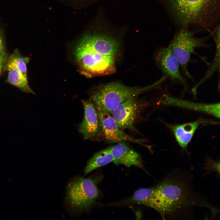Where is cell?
Segmentation results:
<instances>
[{"label":"cell","mask_w":220,"mask_h":220,"mask_svg":"<svg viewBox=\"0 0 220 220\" xmlns=\"http://www.w3.org/2000/svg\"><path fill=\"white\" fill-rule=\"evenodd\" d=\"M191 175L176 170L147 188L148 196L142 205L153 208L164 219H186L195 206L211 207L192 189Z\"/></svg>","instance_id":"1"},{"label":"cell","mask_w":220,"mask_h":220,"mask_svg":"<svg viewBox=\"0 0 220 220\" xmlns=\"http://www.w3.org/2000/svg\"><path fill=\"white\" fill-rule=\"evenodd\" d=\"M119 47L118 40L109 35L96 32L84 35L73 50L78 71L88 77L113 73Z\"/></svg>","instance_id":"2"},{"label":"cell","mask_w":220,"mask_h":220,"mask_svg":"<svg viewBox=\"0 0 220 220\" xmlns=\"http://www.w3.org/2000/svg\"><path fill=\"white\" fill-rule=\"evenodd\" d=\"M176 20L211 33L220 24V0H167Z\"/></svg>","instance_id":"3"},{"label":"cell","mask_w":220,"mask_h":220,"mask_svg":"<svg viewBox=\"0 0 220 220\" xmlns=\"http://www.w3.org/2000/svg\"><path fill=\"white\" fill-rule=\"evenodd\" d=\"M165 80L162 77L153 84L145 87H130L117 82L101 86L90 94V98L97 110L111 114L120 104L131 98L160 87Z\"/></svg>","instance_id":"4"},{"label":"cell","mask_w":220,"mask_h":220,"mask_svg":"<svg viewBox=\"0 0 220 220\" xmlns=\"http://www.w3.org/2000/svg\"><path fill=\"white\" fill-rule=\"evenodd\" d=\"M99 194L96 183L93 179L80 177L68 183L66 199L73 208L86 211L95 204Z\"/></svg>","instance_id":"5"},{"label":"cell","mask_w":220,"mask_h":220,"mask_svg":"<svg viewBox=\"0 0 220 220\" xmlns=\"http://www.w3.org/2000/svg\"><path fill=\"white\" fill-rule=\"evenodd\" d=\"M204 41L203 38H196L193 32L185 27L175 34L168 46L184 74L190 79L191 76L187 68L191 55L195 49L204 46Z\"/></svg>","instance_id":"6"},{"label":"cell","mask_w":220,"mask_h":220,"mask_svg":"<svg viewBox=\"0 0 220 220\" xmlns=\"http://www.w3.org/2000/svg\"><path fill=\"white\" fill-rule=\"evenodd\" d=\"M84 111L82 122L78 130L85 140H96L102 137L100 119L97 110L90 98L81 100Z\"/></svg>","instance_id":"7"},{"label":"cell","mask_w":220,"mask_h":220,"mask_svg":"<svg viewBox=\"0 0 220 220\" xmlns=\"http://www.w3.org/2000/svg\"><path fill=\"white\" fill-rule=\"evenodd\" d=\"M154 61L165 75L173 81L181 83L184 90L187 88L186 80L181 74L180 65L169 46L158 49L154 56Z\"/></svg>","instance_id":"8"},{"label":"cell","mask_w":220,"mask_h":220,"mask_svg":"<svg viewBox=\"0 0 220 220\" xmlns=\"http://www.w3.org/2000/svg\"><path fill=\"white\" fill-rule=\"evenodd\" d=\"M101 123L103 138L108 143L130 142L143 145V139L134 138L120 129L111 115L97 110Z\"/></svg>","instance_id":"9"},{"label":"cell","mask_w":220,"mask_h":220,"mask_svg":"<svg viewBox=\"0 0 220 220\" xmlns=\"http://www.w3.org/2000/svg\"><path fill=\"white\" fill-rule=\"evenodd\" d=\"M140 105L137 97H134L120 104L112 112L111 115L120 129L135 130L134 124Z\"/></svg>","instance_id":"10"},{"label":"cell","mask_w":220,"mask_h":220,"mask_svg":"<svg viewBox=\"0 0 220 220\" xmlns=\"http://www.w3.org/2000/svg\"><path fill=\"white\" fill-rule=\"evenodd\" d=\"M112 162L116 165L121 164L128 167L135 166L146 172L140 155L126 142H120L112 145Z\"/></svg>","instance_id":"11"},{"label":"cell","mask_w":220,"mask_h":220,"mask_svg":"<svg viewBox=\"0 0 220 220\" xmlns=\"http://www.w3.org/2000/svg\"><path fill=\"white\" fill-rule=\"evenodd\" d=\"M200 122L196 121L174 125L172 127V130L176 140L182 149H186Z\"/></svg>","instance_id":"12"},{"label":"cell","mask_w":220,"mask_h":220,"mask_svg":"<svg viewBox=\"0 0 220 220\" xmlns=\"http://www.w3.org/2000/svg\"><path fill=\"white\" fill-rule=\"evenodd\" d=\"M112 146L96 153L88 161L84 169L86 175L113 161Z\"/></svg>","instance_id":"13"},{"label":"cell","mask_w":220,"mask_h":220,"mask_svg":"<svg viewBox=\"0 0 220 220\" xmlns=\"http://www.w3.org/2000/svg\"><path fill=\"white\" fill-rule=\"evenodd\" d=\"M182 106L183 108L205 113L220 119V102L204 104L184 100Z\"/></svg>","instance_id":"14"},{"label":"cell","mask_w":220,"mask_h":220,"mask_svg":"<svg viewBox=\"0 0 220 220\" xmlns=\"http://www.w3.org/2000/svg\"><path fill=\"white\" fill-rule=\"evenodd\" d=\"M30 60L29 57L22 56L18 50L16 49L8 58L5 68L7 71L12 68H15L20 72L25 78L28 79L27 64Z\"/></svg>","instance_id":"15"},{"label":"cell","mask_w":220,"mask_h":220,"mask_svg":"<svg viewBox=\"0 0 220 220\" xmlns=\"http://www.w3.org/2000/svg\"><path fill=\"white\" fill-rule=\"evenodd\" d=\"M7 78L5 82L19 88L23 92L34 94L29 86L28 79L22 74L15 68L8 70Z\"/></svg>","instance_id":"16"},{"label":"cell","mask_w":220,"mask_h":220,"mask_svg":"<svg viewBox=\"0 0 220 220\" xmlns=\"http://www.w3.org/2000/svg\"><path fill=\"white\" fill-rule=\"evenodd\" d=\"M213 35L215 36L216 51L215 57L210 66L213 70L220 72V24Z\"/></svg>","instance_id":"17"},{"label":"cell","mask_w":220,"mask_h":220,"mask_svg":"<svg viewBox=\"0 0 220 220\" xmlns=\"http://www.w3.org/2000/svg\"><path fill=\"white\" fill-rule=\"evenodd\" d=\"M205 166V169L208 171H215L220 174V161L216 162L210 160L207 162Z\"/></svg>","instance_id":"18"},{"label":"cell","mask_w":220,"mask_h":220,"mask_svg":"<svg viewBox=\"0 0 220 220\" xmlns=\"http://www.w3.org/2000/svg\"><path fill=\"white\" fill-rule=\"evenodd\" d=\"M0 53H6L4 32L0 28Z\"/></svg>","instance_id":"19"},{"label":"cell","mask_w":220,"mask_h":220,"mask_svg":"<svg viewBox=\"0 0 220 220\" xmlns=\"http://www.w3.org/2000/svg\"><path fill=\"white\" fill-rule=\"evenodd\" d=\"M8 58L7 53H0V66H3L5 65Z\"/></svg>","instance_id":"20"},{"label":"cell","mask_w":220,"mask_h":220,"mask_svg":"<svg viewBox=\"0 0 220 220\" xmlns=\"http://www.w3.org/2000/svg\"><path fill=\"white\" fill-rule=\"evenodd\" d=\"M3 67V66H0V73H1V69H2V68Z\"/></svg>","instance_id":"21"}]
</instances>
